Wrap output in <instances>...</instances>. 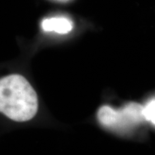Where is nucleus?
<instances>
[{"label":"nucleus","mask_w":155,"mask_h":155,"mask_svg":"<svg viewBox=\"0 0 155 155\" xmlns=\"http://www.w3.org/2000/svg\"><path fill=\"white\" fill-rule=\"evenodd\" d=\"M38 99L35 91L21 75L0 79V112L13 121H30L36 115Z\"/></svg>","instance_id":"1"},{"label":"nucleus","mask_w":155,"mask_h":155,"mask_svg":"<svg viewBox=\"0 0 155 155\" xmlns=\"http://www.w3.org/2000/svg\"><path fill=\"white\" fill-rule=\"evenodd\" d=\"M142 109V106L135 103H131L119 111L104 106L98 112V119L105 127L116 130L129 129L145 120Z\"/></svg>","instance_id":"2"},{"label":"nucleus","mask_w":155,"mask_h":155,"mask_svg":"<svg viewBox=\"0 0 155 155\" xmlns=\"http://www.w3.org/2000/svg\"><path fill=\"white\" fill-rule=\"evenodd\" d=\"M42 28L45 31L50 32L55 31L60 34H66L71 31L73 28V24L71 21L63 17L58 18L46 19L42 22Z\"/></svg>","instance_id":"3"},{"label":"nucleus","mask_w":155,"mask_h":155,"mask_svg":"<svg viewBox=\"0 0 155 155\" xmlns=\"http://www.w3.org/2000/svg\"><path fill=\"white\" fill-rule=\"evenodd\" d=\"M154 107H155V101L153 99L150 101L149 104H147L145 107H143L142 114L144 116L145 120L152 122L154 125Z\"/></svg>","instance_id":"4"}]
</instances>
